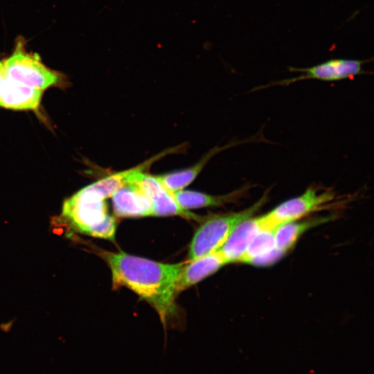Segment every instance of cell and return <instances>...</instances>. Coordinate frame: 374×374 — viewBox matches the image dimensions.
<instances>
[{"label": "cell", "mask_w": 374, "mask_h": 374, "mask_svg": "<svg viewBox=\"0 0 374 374\" xmlns=\"http://www.w3.org/2000/svg\"><path fill=\"white\" fill-rule=\"evenodd\" d=\"M112 271L114 286H124L147 301L166 329L175 312L177 283L187 262L168 264L123 251L103 253Z\"/></svg>", "instance_id": "cell-1"}, {"label": "cell", "mask_w": 374, "mask_h": 374, "mask_svg": "<svg viewBox=\"0 0 374 374\" xmlns=\"http://www.w3.org/2000/svg\"><path fill=\"white\" fill-rule=\"evenodd\" d=\"M60 220L75 231L114 240L116 220L107 213L105 198L89 185L66 199Z\"/></svg>", "instance_id": "cell-2"}, {"label": "cell", "mask_w": 374, "mask_h": 374, "mask_svg": "<svg viewBox=\"0 0 374 374\" xmlns=\"http://www.w3.org/2000/svg\"><path fill=\"white\" fill-rule=\"evenodd\" d=\"M2 61L5 77L26 86L44 91L69 84L64 73L48 68L37 53L27 51L21 36L15 39L12 53Z\"/></svg>", "instance_id": "cell-3"}, {"label": "cell", "mask_w": 374, "mask_h": 374, "mask_svg": "<svg viewBox=\"0 0 374 374\" xmlns=\"http://www.w3.org/2000/svg\"><path fill=\"white\" fill-rule=\"evenodd\" d=\"M267 195L265 193L243 211L208 217L193 237L188 253L190 260L218 251L232 229L240 221L255 215L266 203Z\"/></svg>", "instance_id": "cell-4"}, {"label": "cell", "mask_w": 374, "mask_h": 374, "mask_svg": "<svg viewBox=\"0 0 374 374\" xmlns=\"http://www.w3.org/2000/svg\"><path fill=\"white\" fill-rule=\"evenodd\" d=\"M335 199V193L331 190L321 191L315 187H310L295 197L289 199L261 216L266 227L276 226L294 220L326 208Z\"/></svg>", "instance_id": "cell-5"}, {"label": "cell", "mask_w": 374, "mask_h": 374, "mask_svg": "<svg viewBox=\"0 0 374 374\" xmlns=\"http://www.w3.org/2000/svg\"><path fill=\"white\" fill-rule=\"evenodd\" d=\"M368 61V60L334 58L310 67L296 68L290 66L289 67L290 71L300 72L301 74L292 78L264 86V87L271 85L286 86L305 80L334 82L353 78L365 72L363 65Z\"/></svg>", "instance_id": "cell-6"}, {"label": "cell", "mask_w": 374, "mask_h": 374, "mask_svg": "<svg viewBox=\"0 0 374 374\" xmlns=\"http://www.w3.org/2000/svg\"><path fill=\"white\" fill-rule=\"evenodd\" d=\"M132 182L136 184L150 200L152 216L179 215L196 220L204 219L181 207L172 193L165 188L157 176L141 170L134 175Z\"/></svg>", "instance_id": "cell-7"}, {"label": "cell", "mask_w": 374, "mask_h": 374, "mask_svg": "<svg viewBox=\"0 0 374 374\" xmlns=\"http://www.w3.org/2000/svg\"><path fill=\"white\" fill-rule=\"evenodd\" d=\"M264 226L261 216H252L238 222L218 250L226 264L242 262L251 240Z\"/></svg>", "instance_id": "cell-8"}, {"label": "cell", "mask_w": 374, "mask_h": 374, "mask_svg": "<svg viewBox=\"0 0 374 374\" xmlns=\"http://www.w3.org/2000/svg\"><path fill=\"white\" fill-rule=\"evenodd\" d=\"M42 90L35 89L4 77L0 84V107L19 111H36Z\"/></svg>", "instance_id": "cell-9"}, {"label": "cell", "mask_w": 374, "mask_h": 374, "mask_svg": "<svg viewBox=\"0 0 374 374\" xmlns=\"http://www.w3.org/2000/svg\"><path fill=\"white\" fill-rule=\"evenodd\" d=\"M114 212L118 217H145L152 215L149 198L135 183L127 184L112 196Z\"/></svg>", "instance_id": "cell-10"}, {"label": "cell", "mask_w": 374, "mask_h": 374, "mask_svg": "<svg viewBox=\"0 0 374 374\" xmlns=\"http://www.w3.org/2000/svg\"><path fill=\"white\" fill-rule=\"evenodd\" d=\"M225 265L226 262L218 251L187 261L177 283V294L199 283Z\"/></svg>", "instance_id": "cell-11"}, {"label": "cell", "mask_w": 374, "mask_h": 374, "mask_svg": "<svg viewBox=\"0 0 374 374\" xmlns=\"http://www.w3.org/2000/svg\"><path fill=\"white\" fill-rule=\"evenodd\" d=\"M284 254L276 248L274 228L262 227L249 245L242 262L256 266H267Z\"/></svg>", "instance_id": "cell-12"}, {"label": "cell", "mask_w": 374, "mask_h": 374, "mask_svg": "<svg viewBox=\"0 0 374 374\" xmlns=\"http://www.w3.org/2000/svg\"><path fill=\"white\" fill-rule=\"evenodd\" d=\"M249 189L247 186L224 195H211L193 190H177L172 193L178 204L184 209L221 206L235 202Z\"/></svg>", "instance_id": "cell-13"}, {"label": "cell", "mask_w": 374, "mask_h": 374, "mask_svg": "<svg viewBox=\"0 0 374 374\" xmlns=\"http://www.w3.org/2000/svg\"><path fill=\"white\" fill-rule=\"evenodd\" d=\"M330 220V217H314L285 222L274 228L276 248L285 254L296 244L303 233L310 229Z\"/></svg>", "instance_id": "cell-14"}, {"label": "cell", "mask_w": 374, "mask_h": 374, "mask_svg": "<svg viewBox=\"0 0 374 374\" xmlns=\"http://www.w3.org/2000/svg\"><path fill=\"white\" fill-rule=\"evenodd\" d=\"M223 148L212 149L193 166L179 171L158 175L157 177L165 188L171 193L182 190L195 179L211 158Z\"/></svg>", "instance_id": "cell-15"}, {"label": "cell", "mask_w": 374, "mask_h": 374, "mask_svg": "<svg viewBox=\"0 0 374 374\" xmlns=\"http://www.w3.org/2000/svg\"><path fill=\"white\" fill-rule=\"evenodd\" d=\"M5 77L3 61H0V79Z\"/></svg>", "instance_id": "cell-16"}, {"label": "cell", "mask_w": 374, "mask_h": 374, "mask_svg": "<svg viewBox=\"0 0 374 374\" xmlns=\"http://www.w3.org/2000/svg\"><path fill=\"white\" fill-rule=\"evenodd\" d=\"M3 78L0 79V84H1V80H2Z\"/></svg>", "instance_id": "cell-17"}]
</instances>
